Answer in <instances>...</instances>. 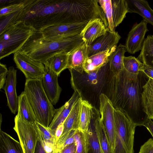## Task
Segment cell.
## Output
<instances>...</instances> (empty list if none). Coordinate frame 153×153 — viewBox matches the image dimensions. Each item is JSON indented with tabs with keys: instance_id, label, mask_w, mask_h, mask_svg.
Masks as SVG:
<instances>
[{
	"instance_id": "6da1fadb",
	"label": "cell",
	"mask_w": 153,
	"mask_h": 153,
	"mask_svg": "<svg viewBox=\"0 0 153 153\" xmlns=\"http://www.w3.org/2000/svg\"><path fill=\"white\" fill-rule=\"evenodd\" d=\"M110 74L106 95L136 126H142L148 119L142 104L143 87L149 78L143 72L133 74L124 69L116 75Z\"/></svg>"
},
{
	"instance_id": "7a4b0ae2",
	"label": "cell",
	"mask_w": 153,
	"mask_h": 153,
	"mask_svg": "<svg viewBox=\"0 0 153 153\" xmlns=\"http://www.w3.org/2000/svg\"><path fill=\"white\" fill-rule=\"evenodd\" d=\"M84 43L79 34L67 38L51 40L44 38L39 31H36L19 51L33 60L44 64L53 56L61 53H69Z\"/></svg>"
},
{
	"instance_id": "3957f363",
	"label": "cell",
	"mask_w": 153,
	"mask_h": 153,
	"mask_svg": "<svg viewBox=\"0 0 153 153\" xmlns=\"http://www.w3.org/2000/svg\"><path fill=\"white\" fill-rule=\"evenodd\" d=\"M67 2V0H32L23 21L38 31L49 26L68 23Z\"/></svg>"
},
{
	"instance_id": "277c9868",
	"label": "cell",
	"mask_w": 153,
	"mask_h": 153,
	"mask_svg": "<svg viewBox=\"0 0 153 153\" xmlns=\"http://www.w3.org/2000/svg\"><path fill=\"white\" fill-rule=\"evenodd\" d=\"M24 91L33 110L37 122L48 128L56 109L45 93L42 79H26Z\"/></svg>"
},
{
	"instance_id": "5b68a950",
	"label": "cell",
	"mask_w": 153,
	"mask_h": 153,
	"mask_svg": "<svg viewBox=\"0 0 153 153\" xmlns=\"http://www.w3.org/2000/svg\"><path fill=\"white\" fill-rule=\"evenodd\" d=\"M36 31L24 21L9 27L0 34V59L19 51Z\"/></svg>"
},
{
	"instance_id": "8992f818",
	"label": "cell",
	"mask_w": 153,
	"mask_h": 153,
	"mask_svg": "<svg viewBox=\"0 0 153 153\" xmlns=\"http://www.w3.org/2000/svg\"><path fill=\"white\" fill-rule=\"evenodd\" d=\"M115 130L114 153H134L136 126L127 115L119 109L114 111Z\"/></svg>"
},
{
	"instance_id": "52a82bcc",
	"label": "cell",
	"mask_w": 153,
	"mask_h": 153,
	"mask_svg": "<svg viewBox=\"0 0 153 153\" xmlns=\"http://www.w3.org/2000/svg\"><path fill=\"white\" fill-rule=\"evenodd\" d=\"M100 7L101 20L107 30L115 31L128 13L126 0H97Z\"/></svg>"
},
{
	"instance_id": "ba28073f",
	"label": "cell",
	"mask_w": 153,
	"mask_h": 153,
	"mask_svg": "<svg viewBox=\"0 0 153 153\" xmlns=\"http://www.w3.org/2000/svg\"><path fill=\"white\" fill-rule=\"evenodd\" d=\"M13 129L17 133L24 153H34L38 136L33 124L26 122L17 115Z\"/></svg>"
},
{
	"instance_id": "9c48e42d",
	"label": "cell",
	"mask_w": 153,
	"mask_h": 153,
	"mask_svg": "<svg viewBox=\"0 0 153 153\" xmlns=\"http://www.w3.org/2000/svg\"><path fill=\"white\" fill-rule=\"evenodd\" d=\"M88 22L59 24L47 27L39 31L44 38L48 40L66 39L80 34Z\"/></svg>"
},
{
	"instance_id": "30bf717a",
	"label": "cell",
	"mask_w": 153,
	"mask_h": 153,
	"mask_svg": "<svg viewBox=\"0 0 153 153\" xmlns=\"http://www.w3.org/2000/svg\"><path fill=\"white\" fill-rule=\"evenodd\" d=\"M99 101L100 114L114 153L115 135L114 114V108L111 101L105 94L101 93L100 95Z\"/></svg>"
},
{
	"instance_id": "8fae6325",
	"label": "cell",
	"mask_w": 153,
	"mask_h": 153,
	"mask_svg": "<svg viewBox=\"0 0 153 153\" xmlns=\"http://www.w3.org/2000/svg\"><path fill=\"white\" fill-rule=\"evenodd\" d=\"M13 60L26 79H42L43 77L45 69L43 64L33 60L20 51L14 54Z\"/></svg>"
},
{
	"instance_id": "7c38bea8",
	"label": "cell",
	"mask_w": 153,
	"mask_h": 153,
	"mask_svg": "<svg viewBox=\"0 0 153 153\" xmlns=\"http://www.w3.org/2000/svg\"><path fill=\"white\" fill-rule=\"evenodd\" d=\"M147 22L143 19L139 23L134 25L128 35L125 46L127 52L134 54L141 50L145 36L149 31Z\"/></svg>"
},
{
	"instance_id": "4fadbf2b",
	"label": "cell",
	"mask_w": 153,
	"mask_h": 153,
	"mask_svg": "<svg viewBox=\"0 0 153 153\" xmlns=\"http://www.w3.org/2000/svg\"><path fill=\"white\" fill-rule=\"evenodd\" d=\"M45 66V74L42 79L43 87L51 102L55 105L58 102L62 91L58 82L59 76L49 67Z\"/></svg>"
},
{
	"instance_id": "5bb4252c",
	"label": "cell",
	"mask_w": 153,
	"mask_h": 153,
	"mask_svg": "<svg viewBox=\"0 0 153 153\" xmlns=\"http://www.w3.org/2000/svg\"><path fill=\"white\" fill-rule=\"evenodd\" d=\"M121 38L117 32L107 30L105 34L97 38L88 47V57L117 45Z\"/></svg>"
},
{
	"instance_id": "9a60e30c",
	"label": "cell",
	"mask_w": 153,
	"mask_h": 153,
	"mask_svg": "<svg viewBox=\"0 0 153 153\" xmlns=\"http://www.w3.org/2000/svg\"><path fill=\"white\" fill-rule=\"evenodd\" d=\"M17 70L13 66L8 68L4 90L7 100V105L11 112L15 114L18 111V97L16 92Z\"/></svg>"
},
{
	"instance_id": "2e32d148",
	"label": "cell",
	"mask_w": 153,
	"mask_h": 153,
	"mask_svg": "<svg viewBox=\"0 0 153 153\" xmlns=\"http://www.w3.org/2000/svg\"><path fill=\"white\" fill-rule=\"evenodd\" d=\"M106 31L101 19L97 18L89 21L79 35L88 47L97 38L105 34Z\"/></svg>"
},
{
	"instance_id": "e0dca14e",
	"label": "cell",
	"mask_w": 153,
	"mask_h": 153,
	"mask_svg": "<svg viewBox=\"0 0 153 153\" xmlns=\"http://www.w3.org/2000/svg\"><path fill=\"white\" fill-rule=\"evenodd\" d=\"M80 97L78 92L75 90L71 98L68 101L59 108L56 109L53 120L48 127L54 135L58 126L64 122L75 102Z\"/></svg>"
},
{
	"instance_id": "ac0fdd59",
	"label": "cell",
	"mask_w": 153,
	"mask_h": 153,
	"mask_svg": "<svg viewBox=\"0 0 153 153\" xmlns=\"http://www.w3.org/2000/svg\"><path fill=\"white\" fill-rule=\"evenodd\" d=\"M117 46H114L106 51L87 57L84 64V71L89 74L99 72L100 69L108 62L109 56L115 50Z\"/></svg>"
},
{
	"instance_id": "d6986e66",
	"label": "cell",
	"mask_w": 153,
	"mask_h": 153,
	"mask_svg": "<svg viewBox=\"0 0 153 153\" xmlns=\"http://www.w3.org/2000/svg\"><path fill=\"white\" fill-rule=\"evenodd\" d=\"M88 47L84 42L68 53L67 68L82 74L84 64L88 57Z\"/></svg>"
},
{
	"instance_id": "ffe728a7",
	"label": "cell",
	"mask_w": 153,
	"mask_h": 153,
	"mask_svg": "<svg viewBox=\"0 0 153 153\" xmlns=\"http://www.w3.org/2000/svg\"><path fill=\"white\" fill-rule=\"evenodd\" d=\"M85 133L87 153H103L100 144L97 116L94 115L87 131Z\"/></svg>"
},
{
	"instance_id": "44dd1931",
	"label": "cell",
	"mask_w": 153,
	"mask_h": 153,
	"mask_svg": "<svg viewBox=\"0 0 153 153\" xmlns=\"http://www.w3.org/2000/svg\"><path fill=\"white\" fill-rule=\"evenodd\" d=\"M32 0H26L24 7L15 12L0 17V34L10 26L23 21L25 16L30 8Z\"/></svg>"
},
{
	"instance_id": "7402d4cb",
	"label": "cell",
	"mask_w": 153,
	"mask_h": 153,
	"mask_svg": "<svg viewBox=\"0 0 153 153\" xmlns=\"http://www.w3.org/2000/svg\"><path fill=\"white\" fill-rule=\"evenodd\" d=\"M128 13H135L153 26V10L148 2L144 0H126Z\"/></svg>"
},
{
	"instance_id": "603a6c76",
	"label": "cell",
	"mask_w": 153,
	"mask_h": 153,
	"mask_svg": "<svg viewBox=\"0 0 153 153\" xmlns=\"http://www.w3.org/2000/svg\"><path fill=\"white\" fill-rule=\"evenodd\" d=\"M82 98L80 97L75 102L70 113L64 122V129L62 135L70 131L79 130L80 117Z\"/></svg>"
},
{
	"instance_id": "cb8c5ba5",
	"label": "cell",
	"mask_w": 153,
	"mask_h": 153,
	"mask_svg": "<svg viewBox=\"0 0 153 153\" xmlns=\"http://www.w3.org/2000/svg\"><path fill=\"white\" fill-rule=\"evenodd\" d=\"M17 111L18 117L26 122L33 124L37 122L33 110L24 91L18 96Z\"/></svg>"
},
{
	"instance_id": "d4e9b609",
	"label": "cell",
	"mask_w": 153,
	"mask_h": 153,
	"mask_svg": "<svg viewBox=\"0 0 153 153\" xmlns=\"http://www.w3.org/2000/svg\"><path fill=\"white\" fill-rule=\"evenodd\" d=\"M143 88L142 100L143 111L147 118L153 120V79L149 78Z\"/></svg>"
},
{
	"instance_id": "484cf974",
	"label": "cell",
	"mask_w": 153,
	"mask_h": 153,
	"mask_svg": "<svg viewBox=\"0 0 153 153\" xmlns=\"http://www.w3.org/2000/svg\"><path fill=\"white\" fill-rule=\"evenodd\" d=\"M126 52L125 45L120 44L109 56L110 72L112 75L118 74L124 69L123 60Z\"/></svg>"
},
{
	"instance_id": "4316f807",
	"label": "cell",
	"mask_w": 153,
	"mask_h": 153,
	"mask_svg": "<svg viewBox=\"0 0 153 153\" xmlns=\"http://www.w3.org/2000/svg\"><path fill=\"white\" fill-rule=\"evenodd\" d=\"M0 153H24L20 142L0 130Z\"/></svg>"
},
{
	"instance_id": "83f0119b",
	"label": "cell",
	"mask_w": 153,
	"mask_h": 153,
	"mask_svg": "<svg viewBox=\"0 0 153 153\" xmlns=\"http://www.w3.org/2000/svg\"><path fill=\"white\" fill-rule=\"evenodd\" d=\"M68 53L56 54L48 59L44 64L50 68L59 76L61 73L67 68Z\"/></svg>"
},
{
	"instance_id": "f1b7e54d",
	"label": "cell",
	"mask_w": 153,
	"mask_h": 153,
	"mask_svg": "<svg viewBox=\"0 0 153 153\" xmlns=\"http://www.w3.org/2000/svg\"><path fill=\"white\" fill-rule=\"evenodd\" d=\"M93 107L86 100H82L79 130L85 132L88 131L93 116Z\"/></svg>"
},
{
	"instance_id": "f546056e",
	"label": "cell",
	"mask_w": 153,
	"mask_h": 153,
	"mask_svg": "<svg viewBox=\"0 0 153 153\" xmlns=\"http://www.w3.org/2000/svg\"><path fill=\"white\" fill-rule=\"evenodd\" d=\"M137 58L145 65H151L153 59V35L147 36L145 39Z\"/></svg>"
},
{
	"instance_id": "4dcf8cb0",
	"label": "cell",
	"mask_w": 153,
	"mask_h": 153,
	"mask_svg": "<svg viewBox=\"0 0 153 153\" xmlns=\"http://www.w3.org/2000/svg\"><path fill=\"white\" fill-rule=\"evenodd\" d=\"M99 139L103 153H114L100 114L97 116Z\"/></svg>"
},
{
	"instance_id": "1f68e13d",
	"label": "cell",
	"mask_w": 153,
	"mask_h": 153,
	"mask_svg": "<svg viewBox=\"0 0 153 153\" xmlns=\"http://www.w3.org/2000/svg\"><path fill=\"white\" fill-rule=\"evenodd\" d=\"M123 63L124 69L131 73L138 74L142 71L144 65L137 58L132 56H124Z\"/></svg>"
},
{
	"instance_id": "d6a6232c",
	"label": "cell",
	"mask_w": 153,
	"mask_h": 153,
	"mask_svg": "<svg viewBox=\"0 0 153 153\" xmlns=\"http://www.w3.org/2000/svg\"><path fill=\"white\" fill-rule=\"evenodd\" d=\"M33 125L36 132L44 140L53 143L56 145L55 136L48 128L45 127L37 122H36Z\"/></svg>"
},
{
	"instance_id": "836d02e7",
	"label": "cell",
	"mask_w": 153,
	"mask_h": 153,
	"mask_svg": "<svg viewBox=\"0 0 153 153\" xmlns=\"http://www.w3.org/2000/svg\"><path fill=\"white\" fill-rule=\"evenodd\" d=\"M74 136L76 145V153H87V143L85 133L79 130H76Z\"/></svg>"
},
{
	"instance_id": "e575fe53",
	"label": "cell",
	"mask_w": 153,
	"mask_h": 153,
	"mask_svg": "<svg viewBox=\"0 0 153 153\" xmlns=\"http://www.w3.org/2000/svg\"><path fill=\"white\" fill-rule=\"evenodd\" d=\"M26 1V0H16L12 4L1 7L0 17L10 13L23 7L25 5Z\"/></svg>"
},
{
	"instance_id": "d590c367",
	"label": "cell",
	"mask_w": 153,
	"mask_h": 153,
	"mask_svg": "<svg viewBox=\"0 0 153 153\" xmlns=\"http://www.w3.org/2000/svg\"><path fill=\"white\" fill-rule=\"evenodd\" d=\"M37 133L46 152L47 153H54L55 144L53 143L45 140L37 132Z\"/></svg>"
},
{
	"instance_id": "8d00e7d4",
	"label": "cell",
	"mask_w": 153,
	"mask_h": 153,
	"mask_svg": "<svg viewBox=\"0 0 153 153\" xmlns=\"http://www.w3.org/2000/svg\"><path fill=\"white\" fill-rule=\"evenodd\" d=\"M8 70L6 65L1 63L0 64V89L2 88L5 83Z\"/></svg>"
},
{
	"instance_id": "74e56055",
	"label": "cell",
	"mask_w": 153,
	"mask_h": 153,
	"mask_svg": "<svg viewBox=\"0 0 153 153\" xmlns=\"http://www.w3.org/2000/svg\"><path fill=\"white\" fill-rule=\"evenodd\" d=\"M138 153H153V139H149L141 146Z\"/></svg>"
},
{
	"instance_id": "f35d334b",
	"label": "cell",
	"mask_w": 153,
	"mask_h": 153,
	"mask_svg": "<svg viewBox=\"0 0 153 153\" xmlns=\"http://www.w3.org/2000/svg\"><path fill=\"white\" fill-rule=\"evenodd\" d=\"M76 142L69 144L62 149L60 153H76Z\"/></svg>"
},
{
	"instance_id": "ab89813d",
	"label": "cell",
	"mask_w": 153,
	"mask_h": 153,
	"mask_svg": "<svg viewBox=\"0 0 153 153\" xmlns=\"http://www.w3.org/2000/svg\"><path fill=\"white\" fill-rule=\"evenodd\" d=\"M142 72L149 78L153 79V64L152 65H144Z\"/></svg>"
},
{
	"instance_id": "60d3db41",
	"label": "cell",
	"mask_w": 153,
	"mask_h": 153,
	"mask_svg": "<svg viewBox=\"0 0 153 153\" xmlns=\"http://www.w3.org/2000/svg\"><path fill=\"white\" fill-rule=\"evenodd\" d=\"M64 129V122L60 124L57 128L55 132V138L56 143L62 135Z\"/></svg>"
},
{
	"instance_id": "b9f144b4",
	"label": "cell",
	"mask_w": 153,
	"mask_h": 153,
	"mask_svg": "<svg viewBox=\"0 0 153 153\" xmlns=\"http://www.w3.org/2000/svg\"><path fill=\"white\" fill-rule=\"evenodd\" d=\"M142 126L146 128L153 137V121L152 120L148 118Z\"/></svg>"
},
{
	"instance_id": "7bdbcfd3",
	"label": "cell",
	"mask_w": 153,
	"mask_h": 153,
	"mask_svg": "<svg viewBox=\"0 0 153 153\" xmlns=\"http://www.w3.org/2000/svg\"><path fill=\"white\" fill-rule=\"evenodd\" d=\"M34 153H47L45 150L42 143L39 137L35 147Z\"/></svg>"
},
{
	"instance_id": "ee69618b",
	"label": "cell",
	"mask_w": 153,
	"mask_h": 153,
	"mask_svg": "<svg viewBox=\"0 0 153 153\" xmlns=\"http://www.w3.org/2000/svg\"><path fill=\"white\" fill-rule=\"evenodd\" d=\"M2 115L1 114V116H0V129L1 130V124L2 123Z\"/></svg>"
},
{
	"instance_id": "f6af8a7d",
	"label": "cell",
	"mask_w": 153,
	"mask_h": 153,
	"mask_svg": "<svg viewBox=\"0 0 153 153\" xmlns=\"http://www.w3.org/2000/svg\"><path fill=\"white\" fill-rule=\"evenodd\" d=\"M152 63L153 64V60H152Z\"/></svg>"
}]
</instances>
